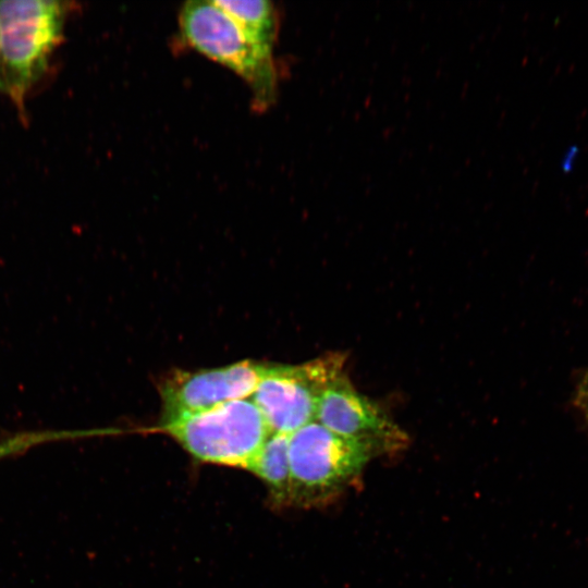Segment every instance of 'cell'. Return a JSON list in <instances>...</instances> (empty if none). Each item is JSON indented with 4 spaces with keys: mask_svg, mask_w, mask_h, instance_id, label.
<instances>
[{
    "mask_svg": "<svg viewBox=\"0 0 588 588\" xmlns=\"http://www.w3.org/2000/svg\"><path fill=\"white\" fill-rule=\"evenodd\" d=\"M66 1H0V61L4 94L22 121H27L26 99L49 69L61 45L68 16Z\"/></svg>",
    "mask_w": 588,
    "mask_h": 588,
    "instance_id": "cell-1",
    "label": "cell"
},
{
    "mask_svg": "<svg viewBox=\"0 0 588 588\" xmlns=\"http://www.w3.org/2000/svg\"><path fill=\"white\" fill-rule=\"evenodd\" d=\"M316 420L330 431L369 445L377 455L409 444L408 434L375 401L360 393L343 371L322 391Z\"/></svg>",
    "mask_w": 588,
    "mask_h": 588,
    "instance_id": "cell-6",
    "label": "cell"
},
{
    "mask_svg": "<svg viewBox=\"0 0 588 588\" xmlns=\"http://www.w3.org/2000/svg\"><path fill=\"white\" fill-rule=\"evenodd\" d=\"M257 47L273 52L279 17L273 3L267 0H215Z\"/></svg>",
    "mask_w": 588,
    "mask_h": 588,
    "instance_id": "cell-9",
    "label": "cell"
},
{
    "mask_svg": "<svg viewBox=\"0 0 588 588\" xmlns=\"http://www.w3.org/2000/svg\"><path fill=\"white\" fill-rule=\"evenodd\" d=\"M150 431L170 436L199 463L245 470L271 433L262 414L248 399L160 421Z\"/></svg>",
    "mask_w": 588,
    "mask_h": 588,
    "instance_id": "cell-3",
    "label": "cell"
},
{
    "mask_svg": "<svg viewBox=\"0 0 588 588\" xmlns=\"http://www.w3.org/2000/svg\"><path fill=\"white\" fill-rule=\"evenodd\" d=\"M377 453L317 420L289 436L290 506L320 507L353 487Z\"/></svg>",
    "mask_w": 588,
    "mask_h": 588,
    "instance_id": "cell-2",
    "label": "cell"
},
{
    "mask_svg": "<svg viewBox=\"0 0 588 588\" xmlns=\"http://www.w3.org/2000/svg\"><path fill=\"white\" fill-rule=\"evenodd\" d=\"M264 367L253 360H242L219 368L172 370L158 384L161 421L248 399L258 385Z\"/></svg>",
    "mask_w": 588,
    "mask_h": 588,
    "instance_id": "cell-7",
    "label": "cell"
},
{
    "mask_svg": "<svg viewBox=\"0 0 588 588\" xmlns=\"http://www.w3.org/2000/svg\"><path fill=\"white\" fill-rule=\"evenodd\" d=\"M575 152H576V148H572L567 154H566V157H565V160L563 162V167L565 170H568V167L571 166V161L573 160V158L575 157Z\"/></svg>",
    "mask_w": 588,
    "mask_h": 588,
    "instance_id": "cell-13",
    "label": "cell"
},
{
    "mask_svg": "<svg viewBox=\"0 0 588 588\" xmlns=\"http://www.w3.org/2000/svg\"><path fill=\"white\" fill-rule=\"evenodd\" d=\"M588 400V368L581 375L578 384L575 389L574 403L575 405Z\"/></svg>",
    "mask_w": 588,
    "mask_h": 588,
    "instance_id": "cell-11",
    "label": "cell"
},
{
    "mask_svg": "<svg viewBox=\"0 0 588 588\" xmlns=\"http://www.w3.org/2000/svg\"><path fill=\"white\" fill-rule=\"evenodd\" d=\"M576 407L580 411L585 421L588 424V400L577 404Z\"/></svg>",
    "mask_w": 588,
    "mask_h": 588,
    "instance_id": "cell-12",
    "label": "cell"
},
{
    "mask_svg": "<svg viewBox=\"0 0 588 588\" xmlns=\"http://www.w3.org/2000/svg\"><path fill=\"white\" fill-rule=\"evenodd\" d=\"M289 436L271 432L247 468L262 481L270 505L278 510L290 507Z\"/></svg>",
    "mask_w": 588,
    "mask_h": 588,
    "instance_id": "cell-8",
    "label": "cell"
},
{
    "mask_svg": "<svg viewBox=\"0 0 588 588\" xmlns=\"http://www.w3.org/2000/svg\"><path fill=\"white\" fill-rule=\"evenodd\" d=\"M0 93H4L2 72H1V61H0Z\"/></svg>",
    "mask_w": 588,
    "mask_h": 588,
    "instance_id": "cell-14",
    "label": "cell"
},
{
    "mask_svg": "<svg viewBox=\"0 0 588 588\" xmlns=\"http://www.w3.org/2000/svg\"><path fill=\"white\" fill-rule=\"evenodd\" d=\"M180 32L194 50L225 66L249 87L256 110L275 100L278 76L273 52L253 44L215 0L187 1L179 13Z\"/></svg>",
    "mask_w": 588,
    "mask_h": 588,
    "instance_id": "cell-4",
    "label": "cell"
},
{
    "mask_svg": "<svg viewBox=\"0 0 588 588\" xmlns=\"http://www.w3.org/2000/svg\"><path fill=\"white\" fill-rule=\"evenodd\" d=\"M345 360L332 352L298 365H265L252 401L270 431L291 434L316 420L319 397L344 371Z\"/></svg>",
    "mask_w": 588,
    "mask_h": 588,
    "instance_id": "cell-5",
    "label": "cell"
},
{
    "mask_svg": "<svg viewBox=\"0 0 588 588\" xmlns=\"http://www.w3.org/2000/svg\"><path fill=\"white\" fill-rule=\"evenodd\" d=\"M98 430H46L21 432L0 441V460L52 441L95 437Z\"/></svg>",
    "mask_w": 588,
    "mask_h": 588,
    "instance_id": "cell-10",
    "label": "cell"
}]
</instances>
